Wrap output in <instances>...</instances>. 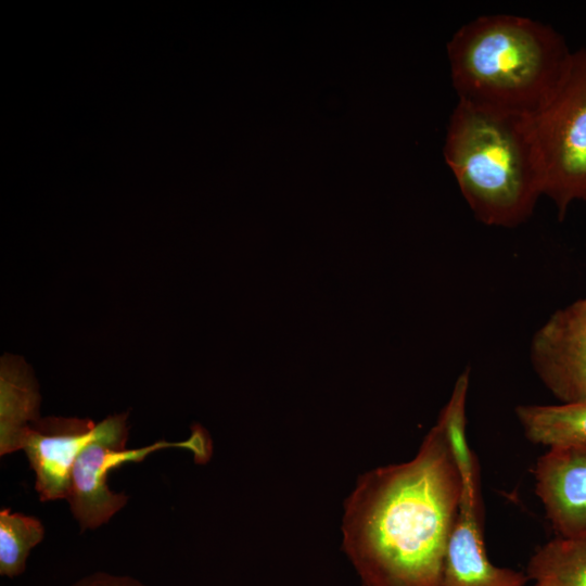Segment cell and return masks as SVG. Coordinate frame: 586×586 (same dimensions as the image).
<instances>
[{
	"label": "cell",
	"instance_id": "obj_1",
	"mask_svg": "<svg viewBox=\"0 0 586 586\" xmlns=\"http://www.w3.org/2000/svg\"><path fill=\"white\" fill-rule=\"evenodd\" d=\"M461 492L441 412L412 459L367 472L345 502L343 548L364 586H444Z\"/></svg>",
	"mask_w": 586,
	"mask_h": 586
},
{
	"label": "cell",
	"instance_id": "obj_2",
	"mask_svg": "<svg viewBox=\"0 0 586 586\" xmlns=\"http://www.w3.org/2000/svg\"><path fill=\"white\" fill-rule=\"evenodd\" d=\"M446 50L457 101L525 117L547 99L572 52L550 25L506 13L464 23Z\"/></svg>",
	"mask_w": 586,
	"mask_h": 586
},
{
	"label": "cell",
	"instance_id": "obj_3",
	"mask_svg": "<svg viewBox=\"0 0 586 586\" xmlns=\"http://www.w3.org/2000/svg\"><path fill=\"white\" fill-rule=\"evenodd\" d=\"M443 154L463 199L484 225L517 227L544 195L525 116L457 101Z\"/></svg>",
	"mask_w": 586,
	"mask_h": 586
},
{
	"label": "cell",
	"instance_id": "obj_4",
	"mask_svg": "<svg viewBox=\"0 0 586 586\" xmlns=\"http://www.w3.org/2000/svg\"><path fill=\"white\" fill-rule=\"evenodd\" d=\"M525 118L544 195L563 219L572 203L586 202V47L571 52L547 99Z\"/></svg>",
	"mask_w": 586,
	"mask_h": 586
},
{
	"label": "cell",
	"instance_id": "obj_5",
	"mask_svg": "<svg viewBox=\"0 0 586 586\" xmlns=\"http://www.w3.org/2000/svg\"><path fill=\"white\" fill-rule=\"evenodd\" d=\"M127 418L128 413L123 412L97 423L94 436L74 462L66 500L81 531L94 530L109 522L128 501L124 493H114L109 488L107 476L111 470L126 462L142 461L151 453L167 447L188 448L199 462L209 458V438L199 425L194 426L187 441H158L145 447L127 449Z\"/></svg>",
	"mask_w": 586,
	"mask_h": 586
},
{
	"label": "cell",
	"instance_id": "obj_6",
	"mask_svg": "<svg viewBox=\"0 0 586 586\" xmlns=\"http://www.w3.org/2000/svg\"><path fill=\"white\" fill-rule=\"evenodd\" d=\"M462 492L444 563V586H525L521 571L495 565L486 553L476 459L468 443L456 448Z\"/></svg>",
	"mask_w": 586,
	"mask_h": 586
},
{
	"label": "cell",
	"instance_id": "obj_7",
	"mask_svg": "<svg viewBox=\"0 0 586 586\" xmlns=\"http://www.w3.org/2000/svg\"><path fill=\"white\" fill-rule=\"evenodd\" d=\"M530 358L557 399L586 402V296L555 311L535 332Z\"/></svg>",
	"mask_w": 586,
	"mask_h": 586
},
{
	"label": "cell",
	"instance_id": "obj_8",
	"mask_svg": "<svg viewBox=\"0 0 586 586\" xmlns=\"http://www.w3.org/2000/svg\"><path fill=\"white\" fill-rule=\"evenodd\" d=\"M95 432L92 420L75 417L39 418L29 426L23 450L41 501L66 499L74 462Z\"/></svg>",
	"mask_w": 586,
	"mask_h": 586
},
{
	"label": "cell",
	"instance_id": "obj_9",
	"mask_svg": "<svg viewBox=\"0 0 586 586\" xmlns=\"http://www.w3.org/2000/svg\"><path fill=\"white\" fill-rule=\"evenodd\" d=\"M536 495L561 537H586V446L549 448L535 467Z\"/></svg>",
	"mask_w": 586,
	"mask_h": 586
},
{
	"label": "cell",
	"instance_id": "obj_10",
	"mask_svg": "<svg viewBox=\"0 0 586 586\" xmlns=\"http://www.w3.org/2000/svg\"><path fill=\"white\" fill-rule=\"evenodd\" d=\"M40 395L26 364L18 357L1 358L0 455L23 449L29 426L39 417Z\"/></svg>",
	"mask_w": 586,
	"mask_h": 586
},
{
	"label": "cell",
	"instance_id": "obj_11",
	"mask_svg": "<svg viewBox=\"0 0 586 586\" xmlns=\"http://www.w3.org/2000/svg\"><path fill=\"white\" fill-rule=\"evenodd\" d=\"M515 416L534 444L549 448L586 446V402L520 405Z\"/></svg>",
	"mask_w": 586,
	"mask_h": 586
},
{
	"label": "cell",
	"instance_id": "obj_12",
	"mask_svg": "<svg viewBox=\"0 0 586 586\" xmlns=\"http://www.w3.org/2000/svg\"><path fill=\"white\" fill-rule=\"evenodd\" d=\"M525 574L535 586H586V537L548 542L530 558Z\"/></svg>",
	"mask_w": 586,
	"mask_h": 586
},
{
	"label": "cell",
	"instance_id": "obj_13",
	"mask_svg": "<svg viewBox=\"0 0 586 586\" xmlns=\"http://www.w3.org/2000/svg\"><path fill=\"white\" fill-rule=\"evenodd\" d=\"M44 536L41 521L4 508L0 511V574L14 577L26 568L30 550Z\"/></svg>",
	"mask_w": 586,
	"mask_h": 586
},
{
	"label": "cell",
	"instance_id": "obj_14",
	"mask_svg": "<svg viewBox=\"0 0 586 586\" xmlns=\"http://www.w3.org/2000/svg\"><path fill=\"white\" fill-rule=\"evenodd\" d=\"M72 586H146L136 578L125 575H113L105 572H95L77 582Z\"/></svg>",
	"mask_w": 586,
	"mask_h": 586
},
{
	"label": "cell",
	"instance_id": "obj_15",
	"mask_svg": "<svg viewBox=\"0 0 586 586\" xmlns=\"http://www.w3.org/2000/svg\"><path fill=\"white\" fill-rule=\"evenodd\" d=\"M533 586H535V585H533Z\"/></svg>",
	"mask_w": 586,
	"mask_h": 586
}]
</instances>
